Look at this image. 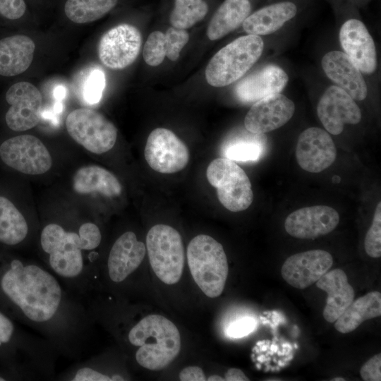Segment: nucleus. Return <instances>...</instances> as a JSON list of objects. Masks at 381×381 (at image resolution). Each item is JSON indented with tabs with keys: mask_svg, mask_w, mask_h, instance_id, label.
Masks as SVG:
<instances>
[{
	"mask_svg": "<svg viewBox=\"0 0 381 381\" xmlns=\"http://www.w3.org/2000/svg\"><path fill=\"white\" fill-rule=\"evenodd\" d=\"M332 380L334 381H345V379L343 377H334Z\"/></svg>",
	"mask_w": 381,
	"mask_h": 381,
	"instance_id": "42",
	"label": "nucleus"
},
{
	"mask_svg": "<svg viewBox=\"0 0 381 381\" xmlns=\"http://www.w3.org/2000/svg\"><path fill=\"white\" fill-rule=\"evenodd\" d=\"M294 111V103L289 98L281 93L273 94L252 105L244 119V126L252 133H268L286 124Z\"/></svg>",
	"mask_w": 381,
	"mask_h": 381,
	"instance_id": "15",
	"label": "nucleus"
},
{
	"mask_svg": "<svg viewBox=\"0 0 381 381\" xmlns=\"http://www.w3.org/2000/svg\"><path fill=\"white\" fill-rule=\"evenodd\" d=\"M206 175L209 183L217 189L220 203L229 211L245 210L253 202L250 179L234 161L217 158L207 167Z\"/></svg>",
	"mask_w": 381,
	"mask_h": 381,
	"instance_id": "6",
	"label": "nucleus"
},
{
	"mask_svg": "<svg viewBox=\"0 0 381 381\" xmlns=\"http://www.w3.org/2000/svg\"><path fill=\"white\" fill-rule=\"evenodd\" d=\"M102 242V234L92 222L81 224L77 231L61 224L45 225L40 236V246L45 255L46 267L73 294L85 303L97 289L100 271L95 250Z\"/></svg>",
	"mask_w": 381,
	"mask_h": 381,
	"instance_id": "1",
	"label": "nucleus"
},
{
	"mask_svg": "<svg viewBox=\"0 0 381 381\" xmlns=\"http://www.w3.org/2000/svg\"><path fill=\"white\" fill-rule=\"evenodd\" d=\"M208 11V6L204 0H175L170 14L171 25L186 30L202 20Z\"/></svg>",
	"mask_w": 381,
	"mask_h": 381,
	"instance_id": "30",
	"label": "nucleus"
},
{
	"mask_svg": "<svg viewBox=\"0 0 381 381\" xmlns=\"http://www.w3.org/2000/svg\"><path fill=\"white\" fill-rule=\"evenodd\" d=\"M333 265L327 251L314 249L294 254L282 267V277L291 286L303 289L317 282Z\"/></svg>",
	"mask_w": 381,
	"mask_h": 381,
	"instance_id": "13",
	"label": "nucleus"
},
{
	"mask_svg": "<svg viewBox=\"0 0 381 381\" xmlns=\"http://www.w3.org/2000/svg\"><path fill=\"white\" fill-rule=\"evenodd\" d=\"M208 381H224L225 380L224 377H222L219 375H213L207 377Z\"/></svg>",
	"mask_w": 381,
	"mask_h": 381,
	"instance_id": "41",
	"label": "nucleus"
},
{
	"mask_svg": "<svg viewBox=\"0 0 381 381\" xmlns=\"http://www.w3.org/2000/svg\"><path fill=\"white\" fill-rule=\"evenodd\" d=\"M364 247L366 253L371 258L381 256V202H379L375 210L373 222L367 231Z\"/></svg>",
	"mask_w": 381,
	"mask_h": 381,
	"instance_id": "33",
	"label": "nucleus"
},
{
	"mask_svg": "<svg viewBox=\"0 0 381 381\" xmlns=\"http://www.w3.org/2000/svg\"><path fill=\"white\" fill-rule=\"evenodd\" d=\"M145 255V246L133 231L121 234L111 246L107 261V273L114 284L125 282L140 265Z\"/></svg>",
	"mask_w": 381,
	"mask_h": 381,
	"instance_id": "18",
	"label": "nucleus"
},
{
	"mask_svg": "<svg viewBox=\"0 0 381 381\" xmlns=\"http://www.w3.org/2000/svg\"><path fill=\"white\" fill-rule=\"evenodd\" d=\"M297 13V6L291 1H281L262 7L243 22V28L248 35H265L280 29Z\"/></svg>",
	"mask_w": 381,
	"mask_h": 381,
	"instance_id": "23",
	"label": "nucleus"
},
{
	"mask_svg": "<svg viewBox=\"0 0 381 381\" xmlns=\"http://www.w3.org/2000/svg\"><path fill=\"white\" fill-rule=\"evenodd\" d=\"M380 315L381 294L371 291L353 300L335 321L334 327L340 333H349L364 321Z\"/></svg>",
	"mask_w": 381,
	"mask_h": 381,
	"instance_id": "26",
	"label": "nucleus"
},
{
	"mask_svg": "<svg viewBox=\"0 0 381 381\" xmlns=\"http://www.w3.org/2000/svg\"><path fill=\"white\" fill-rule=\"evenodd\" d=\"M339 41L345 54L361 73L375 72L377 65L375 43L361 20H346L340 29Z\"/></svg>",
	"mask_w": 381,
	"mask_h": 381,
	"instance_id": "17",
	"label": "nucleus"
},
{
	"mask_svg": "<svg viewBox=\"0 0 381 381\" xmlns=\"http://www.w3.org/2000/svg\"><path fill=\"white\" fill-rule=\"evenodd\" d=\"M146 247L157 277L167 284L177 283L184 265V248L179 233L168 225H155L147 234Z\"/></svg>",
	"mask_w": 381,
	"mask_h": 381,
	"instance_id": "5",
	"label": "nucleus"
},
{
	"mask_svg": "<svg viewBox=\"0 0 381 381\" xmlns=\"http://www.w3.org/2000/svg\"><path fill=\"white\" fill-rule=\"evenodd\" d=\"M296 157L305 171L319 173L331 166L337 157V149L329 134L318 127H310L299 135Z\"/></svg>",
	"mask_w": 381,
	"mask_h": 381,
	"instance_id": "14",
	"label": "nucleus"
},
{
	"mask_svg": "<svg viewBox=\"0 0 381 381\" xmlns=\"http://www.w3.org/2000/svg\"><path fill=\"white\" fill-rule=\"evenodd\" d=\"M129 343L138 347L135 354L137 363L151 370L167 367L181 349L178 328L169 320L159 315H147L128 331Z\"/></svg>",
	"mask_w": 381,
	"mask_h": 381,
	"instance_id": "2",
	"label": "nucleus"
},
{
	"mask_svg": "<svg viewBox=\"0 0 381 381\" xmlns=\"http://www.w3.org/2000/svg\"><path fill=\"white\" fill-rule=\"evenodd\" d=\"M144 154L149 166L162 174L182 170L190 157L186 145L174 132L164 128H157L150 133Z\"/></svg>",
	"mask_w": 381,
	"mask_h": 381,
	"instance_id": "9",
	"label": "nucleus"
},
{
	"mask_svg": "<svg viewBox=\"0 0 381 381\" xmlns=\"http://www.w3.org/2000/svg\"><path fill=\"white\" fill-rule=\"evenodd\" d=\"M16 327L11 320L0 311V347L16 340Z\"/></svg>",
	"mask_w": 381,
	"mask_h": 381,
	"instance_id": "38",
	"label": "nucleus"
},
{
	"mask_svg": "<svg viewBox=\"0 0 381 381\" xmlns=\"http://www.w3.org/2000/svg\"><path fill=\"white\" fill-rule=\"evenodd\" d=\"M337 211L329 206L315 205L298 209L288 215L284 228L291 236L313 239L332 232L339 224Z\"/></svg>",
	"mask_w": 381,
	"mask_h": 381,
	"instance_id": "16",
	"label": "nucleus"
},
{
	"mask_svg": "<svg viewBox=\"0 0 381 381\" xmlns=\"http://www.w3.org/2000/svg\"><path fill=\"white\" fill-rule=\"evenodd\" d=\"M106 85L105 74L98 68H88L81 73L78 81V94L89 105L97 104Z\"/></svg>",
	"mask_w": 381,
	"mask_h": 381,
	"instance_id": "31",
	"label": "nucleus"
},
{
	"mask_svg": "<svg viewBox=\"0 0 381 381\" xmlns=\"http://www.w3.org/2000/svg\"><path fill=\"white\" fill-rule=\"evenodd\" d=\"M315 283L327 294L323 317L326 321L334 322L354 300V289L341 269L329 270Z\"/></svg>",
	"mask_w": 381,
	"mask_h": 381,
	"instance_id": "21",
	"label": "nucleus"
},
{
	"mask_svg": "<svg viewBox=\"0 0 381 381\" xmlns=\"http://www.w3.org/2000/svg\"><path fill=\"white\" fill-rule=\"evenodd\" d=\"M118 0H67L64 12L72 22L82 24L99 20L109 12Z\"/></svg>",
	"mask_w": 381,
	"mask_h": 381,
	"instance_id": "28",
	"label": "nucleus"
},
{
	"mask_svg": "<svg viewBox=\"0 0 381 381\" xmlns=\"http://www.w3.org/2000/svg\"><path fill=\"white\" fill-rule=\"evenodd\" d=\"M166 56L171 61H176L180 52L189 40V34L184 29L173 26L168 28L164 33Z\"/></svg>",
	"mask_w": 381,
	"mask_h": 381,
	"instance_id": "34",
	"label": "nucleus"
},
{
	"mask_svg": "<svg viewBox=\"0 0 381 381\" xmlns=\"http://www.w3.org/2000/svg\"><path fill=\"white\" fill-rule=\"evenodd\" d=\"M5 99L10 105L5 114V121L9 129L22 132L32 128L39 123L42 97L36 86L25 81L14 83L6 91Z\"/></svg>",
	"mask_w": 381,
	"mask_h": 381,
	"instance_id": "11",
	"label": "nucleus"
},
{
	"mask_svg": "<svg viewBox=\"0 0 381 381\" xmlns=\"http://www.w3.org/2000/svg\"><path fill=\"white\" fill-rule=\"evenodd\" d=\"M255 325L254 318L244 317L230 323L226 329V334L232 338H241L253 332Z\"/></svg>",
	"mask_w": 381,
	"mask_h": 381,
	"instance_id": "35",
	"label": "nucleus"
},
{
	"mask_svg": "<svg viewBox=\"0 0 381 381\" xmlns=\"http://www.w3.org/2000/svg\"><path fill=\"white\" fill-rule=\"evenodd\" d=\"M317 114L325 128L331 134L339 135L345 124H357L361 111L354 99L336 85L329 87L322 95Z\"/></svg>",
	"mask_w": 381,
	"mask_h": 381,
	"instance_id": "12",
	"label": "nucleus"
},
{
	"mask_svg": "<svg viewBox=\"0 0 381 381\" xmlns=\"http://www.w3.org/2000/svg\"><path fill=\"white\" fill-rule=\"evenodd\" d=\"M250 10L249 0H224L209 23L207 37L212 41L222 38L241 25Z\"/></svg>",
	"mask_w": 381,
	"mask_h": 381,
	"instance_id": "25",
	"label": "nucleus"
},
{
	"mask_svg": "<svg viewBox=\"0 0 381 381\" xmlns=\"http://www.w3.org/2000/svg\"><path fill=\"white\" fill-rule=\"evenodd\" d=\"M321 65L326 75L354 100L361 101L367 97V85L361 72L344 52H327Z\"/></svg>",
	"mask_w": 381,
	"mask_h": 381,
	"instance_id": "19",
	"label": "nucleus"
},
{
	"mask_svg": "<svg viewBox=\"0 0 381 381\" xmlns=\"http://www.w3.org/2000/svg\"><path fill=\"white\" fill-rule=\"evenodd\" d=\"M288 80L289 77L282 68L268 65L240 80L235 87L234 92L241 102H255L282 92Z\"/></svg>",
	"mask_w": 381,
	"mask_h": 381,
	"instance_id": "20",
	"label": "nucleus"
},
{
	"mask_svg": "<svg viewBox=\"0 0 381 381\" xmlns=\"http://www.w3.org/2000/svg\"><path fill=\"white\" fill-rule=\"evenodd\" d=\"M143 59L151 66L161 64L166 56V45L164 34L160 31L151 32L144 45Z\"/></svg>",
	"mask_w": 381,
	"mask_h": 381,
	"instance_id": "32",
	"label": "nucleus"
},
{
	"mask_svg": "<svg viewBox=\"0 0 381 381\" xmlns=\"http://www.w3.org/2000/svg\"><path fill=\"white\" fill-rule=\"evenodd\" d=\"M187 260L192 277L202 292L210 298L220 296L229 272L222 244L208 235H198L188 246Z\"/></svg>",
	"mask_w": 381,
	"mask_h": 381,
	"instance_id": "3",
	"label": "nucleus"
},
{
	"mask_svg": "<svg viewBox=\"0 0 381 381\" xmlns=\"http://www.w3.org/2000/svg\"><path fill=\"white\" fill-rule=\"evenodd\" d=\"M263 48V40L258 35H247L234 40L210 60L205 68L207 83L219 87L237 81L258 60Z\"/></svg>",
	"mask_w": 381,
	"mask_h": 381,
	"instance_id": "4",
	"label": "nucleus"
},
{
	"mask_svg": "<svg viewBox=\"0 0 381 381\" xmlns=\"http://www.w3.org/2000/svg\"><path fill=\"white\" fill-rule=\"evenodd\" d=\"M5 380L3 377H0V381H4Z\"/></svg>",
	"mask_w": 381,
	"mask_h": 381,
	"instance_id": "43",
	"label": "nucleus"
},
{
	"mask_svg": "<svg viewBox=\"0 0 381 381\" xmlns=\"http://www.w3.org/2000/svg\"><path fill=\"white\" fill-rule=\"evenodd\" d=\"M0 159L18 172L37 175L52 167V157L42 141L31 135H19L4 140L0 145Z\"/></svg>",
	"mask_w": 381,
	"mask_h": 381,
	"instance_id": "8",
	"label": "nucleus"
},
{
	"mask_svg": "<svg viewBox=\"0 0 381 381\" xmlns=\"http://www.w3.org/2000/svg\"><path fill=\"white\" fill-rule=\"evenodd\" d=\"M30 229L23 214L7 197L0 195V243L16 246L23 243Z\"/></svg>",
	"mask_w": 381,
	"mask_h": 381,
	"instance_id": "27",
	"label": "nucleus"
},
{
	"mask_svg": "<svg viewBox=\"0 0 381 381\" xmlns=\"http://www.w3.org/2000/svg\"><path fill=\"white\" fill-rule=\"evenodd\" d=\"M227 381H248L249 379L244 373L238 368H230L227 370L224 376Z\"/></svg>",
	"mask_w": 381,
	"mask_h": 381,
	"instance_id": "40",
	"label": "nucleus"
},
{
	"mask_svg": "<svg viewBox=\"0 0 381 381\" xmlns=\"http://www.w3.org/2000/svg\"><path fill=\"white\" fill-rule=\"evenodd\" d=\"M35 50L28 36L16 35L0 40V75L16 76L31 65Z\"/></svg>",
	"mask_w": 381,
	"mask_h": 381,
	"instance_id": "22",
	"label": "nucleus"
},
{
	"mask_svg": "<svg viewBox=\"0 0 381 381\" xmlns=\"http://www.w3.org/2000/svg\"><path fill=\"white\" fill-rule=\"evenodd\" d=\"M258 135L251 133V135L229 140L223 147V155L233 161L258 160L263 152V145Z\"/></svg>",
	"mask_w": 381,
	"mask_h": 381,
	"instance_id": "29",
	"label": "nucleus"
},
{
	"mask_svg": "<svg viewBox=\"0 0 381 381\" xmlns=\"http://www.w3.org/2000/svg\"><path fill=\"white\" fill-rule=\"evenodd\" d=\"M68 134L90 152L100 155L115 145L117 129L99 112L87 108L76 109L66 119Z\"/></svg>",
	"mask_w": 381,
	"mask_h": 381,
	"instance_id": "7",
	"label": "nucleus"
},
{
	"mask_svg": "<svg viewBox=\"0 0 381 381\" xmlns=\"http://www.w3.org/2000/svg\"><path fill=\"white\" fill-rule=\"evenodd\" d=\"M73 188L78 194L99 193L107 197L117 196L122 190L118 179L97 165L80 168L73 176Z\"/></svg>",
	"mask_w": 381,
	"mask_h": 381,
	"instance_id": "24",
	"label": "nucleus"
},
{
	"mask_svg": "<svg viewBox=\"0 0 381 381\" xmlns=\"http://www.w3.org/2000/svg\"><path fill=\"white\" fill-rule=\"evenodd\" d=\"M360 375L364 381L381 380V354L371 357L361 367Z\"/></svg>",
	"mask_w": 381,
	"mask_h": 381,
	"instance_id": "37",
	"label": "nucleus"
},
{
	"mask_svg": "<svg viewBox=\"0 0 381 381\" xmlns=\"http://www.w3.org/2000/svg\"><path fill=\"white\" fill-rule=\"evenodd\" d=\"M24 0H0V15L8 20L20 18L25 13Z\"/></svg>",
	"mask_w": 381,
	"mask_h": 381,
	"instance_id": "36",
	"label": "nucleus"
},
{
	"mask_svg": "<svg viewBox=\"0 0 381 381\" xmlns=\"http://www.w3.org/2000/svg\"><path fill=\"white\" fill-rule=\"evenodd\" d=\"M141 45L140 30L130 24H120L102 36L98 44V56L105 66L123 69L135 61Z\"/></svg>",
	"mask_w": 381,
	"mask_h": 381,
	"instance_id": "10",
	"label": "nucleus"
},
{
	"mask_svg": "<svg viewBox=\"0 0 381 381\" xmlns=\"http://www.w3.org/2000/svg\"><path fill=\"white\" fill-rule=\"evenodd\" d=\"M181 381H205L207 377L202 370L198 366H189L183 368L179 373Z\"/></svg>",
	"mask_w": 381,
	"mask_h": 381,
	"instance_id": "39",
	"label": "nucleus"
}]
</instances>
